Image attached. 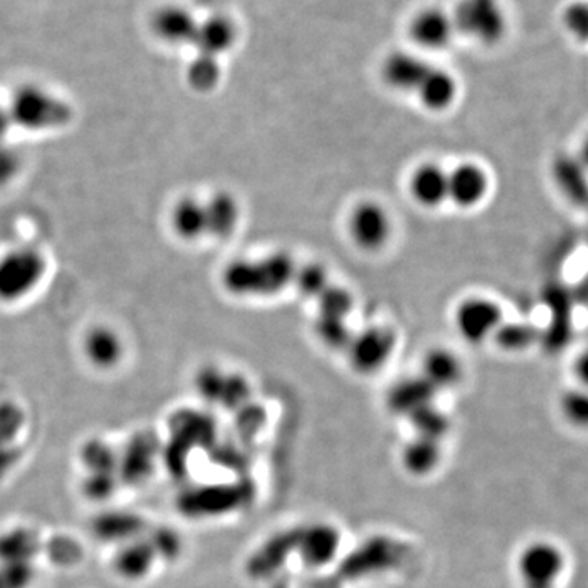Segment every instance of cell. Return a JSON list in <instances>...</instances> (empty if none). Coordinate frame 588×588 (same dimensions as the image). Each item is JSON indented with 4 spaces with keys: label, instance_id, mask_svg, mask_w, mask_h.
I'll list each match as a JSON object with an SVG mask.
<instances>
[{
    "label": "cell",
    "instance_id": "obj_28",
    "mask_svg": "<svg viewBox=\"0 0 588 588\" xmlns=\"http://www.w3.org/2000/svg\"><path fill=\"white\" fill-rule=\"evenodd\" d=\"M153 461V447L145 439L136 440L135 443H129L122 464H118V471H122L123 476L138 482L150 473Z\"/></svg>",
    "mask_w": 588,
    "mask_h": 588
},
{
    "label": "cell",
    "instance_id": "obj_39",
    "mask_svg": "<svg viewBox=\"0 0 588 588\" xmlns=\"http://www.w3.org/2000/svg\"><path fill=\"white\" fill-rule=\"evenodd\" d=\"M118 473H88L84 481V494L92 501H105L116 489Z\"/></svg>",
    "mask_w": 588,
    "mask_h": 588
},
{
    "label": "cell",
    "instance_id": "obj_29",
    "mask_svg": "<svg viewBox=\"0 0 588 588\" xmlns=\"http://www.w3.org/2000/svg\"><path fill=\"white\" fill-rule=\"evenodd\" d=\"M539 332L528 323H502L494 338L504 350L519 351L532 347L538 340Z\"/></svg>",
    "mask_w": 588,
    "mask_h": 588
},
{
    "label": "cell",
    "instance_id": "obj_8",
    "mask_svg": "<svg viewBox=\"0 0 588 588\" xmlns=\"http://www.w3.org/2000/svg\"><path fill=\"white\" fill-rule=\"evenodd\" d=\"M409 33L426 50H443L456 35L453 15L440 7H426L412 17Z\"/></svg>",
    "mask_w": 588,
    "mask_h": 588
},
{
    "label": "cell",
    "instance_id": "obj_36",
    "mask_svg": "<svg viewBox=\"0 0 588 588\" xmlns=\"http://www.w3.org/2000/svg\"><path fill=\"white\" fill-rule=\"evenodd\" d=\"M33 580V563H0V588H29Z\"/></svg>",
    "mask_w": 588,
    "mask_h": 588
},
{
    "label": "cell",
    "instance_id": "obj_12",
    "mask_svg": "<svg viewBox=\"0 0 588 588\" xmlns=\"http://www.w3.org/2000/svg\"><path fill=\"white\" fill-rule=\"evenodd\" d=\"M85 360L97 369H113L125 358V342L111 326H94L82 338Z\"/></svg>",
    "mask_w": 588,
    "mask_h": 588
},
{
    "label": "cell",
    "instance_id": "obj_37",
    "mask_svg": "<svg viewBox=\"0 0 588 588\" xmlns=\"http://www.w3.org/2000/svg\"><path fill=\"white\" fill-rule=\"evenodd\" d=\"M564 417L577 427H588V389L569 391L560 401Z\"/></svg>",
    "mask_w": 588,
    "mask_h": 588
},
{
    "label": "cell",
    "instance_id": "obj_13",
    "mask_svg": "<svg viewBox=\"0 0 588 588\" xmlns=\"http://www.w3.org/2000/svg\"><path fill=\"white\" fill-rule=\"evenodd\" d=\"M340 546V535L334 526L316 523L297 532L296 549L307 567L327 566Z\"/></svg>",
    "mask_w": 588,
    "mask_h": 588
},
{
    "label": "cell",
    "instance_id": "obj_32",
    "mask_svg": "<svg viewBox=\"0 0 588 588\" xmlns=\"http://www.w3.org/2000/svg\"><path fill=\"white\" fill-rule=\"evenodd\" d=\"M316 334L324 345L334 350H347L354 338V334L348 329L347 321L337 319V317H317Z\"/></svg>",
    "mask_w": 588,
    "mask_h": 588
},
{
    "label": "cell",
    "instance_id": "obj_23",
    "mask_svg": "<svg viewBox=\"0 0 588 588\" xmlns=\"http://www.w3.org/2000/svg\"><path fill=\"white\" fill-rule=\"evenodd\" d=\"M463 375V367H461L460 358L453 351L444 350V348H435V350L427 354L423 360L422 378L432 386L433 389L451 388L456 385Z\"/></svg>",
    "mask_w": 588,
    "mask_h": 588
},
{
    "label": "cell",
    "instance_id": "obj_31",
    "mask_svg": "<svg viewBox=\"0 0 588 588\" xmlns=\"http://www.w3.org/2000/svg\"><path fill=\"white\" fill-rule=\"evenodd\" d=\"M82 461L88 473H118V456L104 441H88L82 450Z\"/></svg>",
    "mask_w": 588,
    "mask_h": 588
},
{
    "label": "cell",
    "instance_id": "obj_20",
    "mask_svg": "<svg viewBox=\"0 0 588 588\" xmlns=\"http://www.w3.org/2000/svg\"><path fill=\"white\" fill-rule=\"evenodd\" d=\"M420 104L432 112H443L454 104L458 97V82L454 75L433 66L426 81L416 92Z\"/></svg>",
    "mask_w": 588,
    "mask_h": 588
},
{
    "label": "cell",
    "instance_id": "obj_26",
    "mask_svg": "<svg viewBox=\"0 0 588 588\" xmlns=\"http://www.w3.org/2000/svg\"><path fill=\"white\" fill-rule=\"evenodd\" d=\"M222 285L235 296L259 294L258 269L254 260H234L231 265L225 266Z\"/></svg>",
    "mask_w": 588,
    "mask_h": 588
},
{
    "label": "cell",
    "instance_id": "obj_15",
    "mask_svg": "<svg viewBox=\"0 0 588 588\" xmlns=\"http://www.w3.org/2000/svg\"><path fill=\"white\" fill-rule=\"evenodd\" d=\"M157 554L146 536L125 543L113 559L115 573L129 582L145 579L156 564Z\"/></svg>",
    "mask_w": 588,
    "mask_h": 588
},
{
    "label": "cell",
    "instance_id": "obj_41",
    "mask_svg": "<svg viewBox=\"0 0 588 588\" xmlns=\"http://www.w3.org/2000/svg\"><path fill=\"white\" fill-rule=\"evenodd\" d=\"M577 159L588 170V136L584 139L582 146H580L579 157Z\"/></svg>",
    "mask_w": 588,
    "mask_h": 588
},
{
    "label": "cell",
    "instance_id": "obj_7",
    "mask_svg": "<svg viewBox=\"0 0 588 588\" xmlns=\"http://www.w3.org/2000/svg\"><path fill=\"white\" fill-rule=\"evenodd\" d=\"M454 321L464 340L470 344H481L489 337H494L495 330L504 323V317L501 307L494 301L471 297L458 306Z\"/></svg>",
    "mask_w": 588,
    "mask_h": 588
},
{
    "label": "cell",
    "instance_id": "obj_30",
    "mask_svg": "<svg viewBox=\"0 0 588 588\" xmlns=\"http://www.w3.org/2000/svg\"><path fill=\"white\" fill-rule=\"evenodd\" d=\"M188 84L198 92L213 91L221 78V66L218 57L197 54L187 71Z\"/></svg>",
    "mask_w": 588,
    "mask_h": 588
},
{
    "label": "cell",
    "instance_id": "obj_35",
    "mask_svg": "<svg viewBox=\"0 0 588 588\" xmlns=\"http://www.w3.org/2000/svg\"><path fill=\"white\" fill-rule=\"evenodd\" d=\"M293 282L304 296L309 297H319L330 285L326 269L321 265H306L296 270Z\"/></svg>",
    "mask_w": 588,
    "mask_h": 588
},
{
    "label": "cell",
    "instance_id": "obj_4",
    "mask_svg": "<svg viewBox=\"0 0 588 588\" xmlns=\"http://www.w3.org/2000/svg\"><path fill=\"white\" fill-rule=\"evenodd\" d=\"M348 234L361 251H381L392 234V221L385 207L376 201H361L348 217Z\"/></svg>",
    "mask_w": 588,
    "mask_h": 588
},
{
    "label": "cell",
    "instance_id": "obj_11",
    "mask_svg": "<svg viewBox=\"0 0 588 588\" xmlns=\"http://www.w3.org/2000/svg\"><path fill=\"white\" fill-rule=\"evenodd\" d=\"M491 180L474 162H463L448 174V200L460 208H474L487 197Z\"/></svg>",
    "mask_w": 588,
    "mask_h": 588
},
{
    "label": "cell",
    "instance_id": "obj_10",
    "mask_svg": "<svg viewBox=\"0 0 588 588\" xmlns=\"http://www.w3.org/2000/svg\"><path fill=\"white\" fill-rule=\"evenodd\" d=\"M200 20L180 6H164L154 12L150 30L160 41L174 46L190 44L193 46Z\"/></svg>",
    "mask_w": 588,
    "mask_h": 588
},
{
    "label": "cell",
    "instance_id": "obj_18",
    "mask_svg": "<svg viewBox=\"0 0 588 588\" xmlns=\"http://www.w3.org/2000/svg\"><path fill=\"white\" fill-rule=\"evenodd\" d=\"M170 225L177 238L182 241H200L201 238L208 235L204 201L193 197L180 198L170 211Z\"/></svg>",
    "mask_w": 588,
    "mask_h": 588
},
{
    "label": "cell",
    "instance_id": "obj_24",
    "mask_svg": "<svg viewBox=\"0 0 588 588\" xmlns=\"http://www.w3.org/2000/svg\"><path fill=\"white\" fill-rule=\"evenodd\" d=\"M435 389L420 376L416 379H406L399 382L389 395V407L398 413L412 416L417 410L432 405V396Z\"/></svg>",
    "mask_w": 588,
    "mask_h": 588
},
{
    "label": "cell",
    "instance_id": "obj_38",
    "mask_svg": "<svg viewBox=\"0 0 588 588\" xmlns=\"http://www.w3.org/2000/svg\"><path fill=\"white\" fill-rule=\"evenodd\" d=\"M149 539L150 546L157 554V559H174L179 556L180 549H182V542H180L179 535L170 528H157L146 536Z\"/></svg>",
    "mask_w": 588,
    "mask_h": 588
},
{
    "label": "cell",
    "instance_id": "obj_9",
    "mask_svg": "<svg viewBox=\"0 0 588 588\" xmlns=\"http://www.w3.org/2000/svg\"><path fill=\"white\" fill-rule=\"evenodd\" d=\"M435 64L420 57L419 54L396 51L382 63V81L398 92L416 94L422 82Z\"/></svg>",
    "mask_w": 588,
    "mask_h": 588
},
{
    "label": "cell",
    "instance_id": "obj_1",
    "mask_svg": "<svg viewBox=\"0 0 588 588\" xmlns=\"http://www.w3.org/2000/svg\"><path fill=\"white\" fill-rule=\"evenodd\" d=\"M46 269L38 249L15 248L0 255V303H19L36 292Z\"/></svg>",
    "mask_w": 588,
    "mask_h": 588
},
{
    "label": "cell",
    "instance_id": "obj_17",
    "mask_svg": "<svg viewBox=\"0 0 588 588\" xmlns=\"http://www.w3.org/2000/svg\"><path fill=\"white\" fill-rule=\"evenodd\" d=\"M145 519L132 512H108L98 515L92 523V532L102 542L125 543L145 536Z\"/></svg>",
    "mask_w": 588,
    "mask_h": 588
},
{
    "label": "cell",
    "instance_id": "obj_22",
    "mask_svg": "<svg viewBox=\"0 0 588 588\" xmlns=\"http://www.w3.org/2000/svg\"><path fill=\"white\" fill-rule=\"evenodd\" d=\"M255 266H258L259 294L263 296L282 292L296 275L292 258L283 252L255 260Z\"/></svg>",
    "mask_w": 588,
    "mask_h": 588
},
{
    "label": "cell",
    "instance_id": "obj_34",
    "mask_svg": "<svg viewBox=\"0 0 588 588\" xmlns=\"http://www.w3.org/2000/svg\"><path fill=\"white\" fill-rule=\"evenodd\" d=\"M319 316L347 319L348 313L354 307V297L340 286L329 285L319 297Z\"/></svg>",
    "mask_w": 588,
    "mask_h": 588
},
{
    "label": "cell",
    "instance_id": "obj_40",
    "mask_svg": "<svg viewBox=\"0 0 588 588\" xmlns=\"http://www.w3.org/2000/svg\"><path fill=\"white\" fill-rule=\"evenodd\" d=\"M574 371H576L579 381L588 388V350L584 351L582 355H579L576 365H574Z\"/></svg>",
    "mask_w": 588,
    "mask_h": 588
},
{
    "label": "cell",
    "instance_id": "obj_27",
    "mask_svg": "<svg viewBox=\"0 0 588 588\" xmlns=\"http://www.w3.org/2000/svg\"><path fill=\"white\" fill-rule=\"evenodd\" d=\"M439 441L417 437L405 451V463L410 473L426 474L439 464Z\"/></svg>",
    "mask_w": 588,
    "mask_h": 588
},
{
    "label": "cell",
    "instance_id": "obj_3",
    "mask_svg": "<svg viewBox=\"0 0 588 588\" xmlns=\"http://www.w3.org/2000/svg\"><path fill=\"white\" fill-rule=\"evenodd\" d=\"M67 107L43 88L25 85L12 98V119L29 129H43L66 123Z\"/></svg>",
    "mask_w": 588,
    "mask_h": 588
},
{
    "label": "cell",
    "instance_id": "obj_25",
    "mask_svg": "<svg viewBox=\"0 0 588 588\" xmlns=\"http://www.w3.org/2000/svg\"><path fill=\"white\" fill-rule=\"evenodd\" d=\"M40 552V538L30 528L0 533V563H33Z\"/></svg>",
    "mask_w": 588,
    "mask_h": 588
},
{
    "label": "cell",
    "instance_id": "obj_16",
    "mask_svg": "<svg viewBox=\"0 0 588 588\" xmlns=\"http://www.w3.org/2000/svg\"><path fill=\"white\" fill-rule=\"evenodd\" d=\"M409 190L413 200L422 207H440L448 200V172L439 164H422L413 170Z\"/></svg>",
    "mask_w": 588,
    "mask_h": 588
},
{
    "label": "cell",
    "instance_id": "obj_19",
    "mask_svg": "<svg viewBox=\"0 0 588 588\" xmlns=\"http://www.w3.org/2000/svg\"><path fill=\"white\" fill-rule=\"evenodd\" d=\"M554 180L564 197L577 207L588 204V170L577 157H557L553 166Z\"/></svg>",
    "mask_w": 588,
    "mask_h": 588
},
{
    "label": "cell",
    "instance_id": "obj_2",
    "mask_svg": "<svg viewBox=\"0 0 588 588\" xmlns=\"http://www.w3.org/2000/svg\"><path fill=\"white\" fill-rule=\"evenodd\" d=\"M453 15L456 33L492 46L507 32V13L501 0H460Z\"/></svg>",
    "mask_w": 588,
    "mask_h": 588
},
{
    "label": "cell",
    "instance_id": "obj_6",
    "mask_svg": "<svg viewBox=\"0 0 588 588\" xmlns=\"http://www.w3.org/2000/svg\"><path fill=\"white\" fill-rule=\"evenodd\" d=\"M396 348L395 332L388 327H368L351 338L347 354L351 368L358 372L369 375L385 367Z\"/></svg>",
    "mask_w": 588,
    "mask_h": 588
},
{
    "label": "cell",
    "instance_id": "obj_33",
    "mask_svg": "<svg viewBox=\"0 0 588 588\" xmlns=\"http://www.w3.org/2000/svg\"><path fill=\"white\" fill-rule=\"evenodd\" d=\"M417 437L439 441L447 433L448 420L443 413L437 412L432 405L422 407L410 416Z\"/></svg>",
    "mask_w": 588,
    "mask_h": 588
},
{
    "label": "cell",
    "instance_id": "obj_5",
    "mask_svg": "<svg viewBox=\"0 0 588 588\" xmlns=\"http://www.w3.org/2000/svg\"><path fill=\"white\" fill-rule=\"evenodd\" d=\"M563 569V553L549 543H533L518 557L523 588H553Z\"/></svg>",
    "mask_w": 588,
    "mask_h": 588
},
{
    "label": "cell",
    "instance_id": "obj_14",
    "mask_svg": "<svg viewBox=\"0 0 588 588\" xmlns=\"http://www.w3.org/2000/svg\"><path fill=\"white\" fill-rule=\"evenodd\" d=\"M238 40V27L225 15H211L200 20L193 46L197 54L218 57L228 53Z\"/></svg>",
    "mask_w": 588,
    "mask_h": 588
},
{
    "label": "cell",
    "instance_id": "obj_21",
    "mask_svg": "<svg viewBox=\"0 0 588 588\" xmlns=\"http://www.w3.org/2000/svg\"><path fill=\"white\" fill-rule=\"evenodd\" d=\"M207 232L210 238L225 239L232 235L241 220V207L232 195L221 191L204 201Z\"/></svg>",
    "mask_w": 588,
    "mask_h": 588
}]
</instances>
